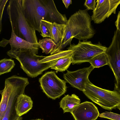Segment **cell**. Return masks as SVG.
<instances>
[{
  "instance_id": "1",
  "label": "cell",
  "mask_w": 120,
  "mask_h": 120,
  "mask_svg": "<svg viewBox=\"0 0 120 120\" xmlns=\"http://www.w3.org/2000/svg\"><path fill=\"white\" fill-rule=\"evenodd\" d=\"M22 12L29 25L40 33L41 20L66 25L65 14L57 10L53 0H21Z\"/></svg>"
},
{
  "instance_id": "2",
  "label": "cell",
  "mask_w": 120,
  "mask_h": 120,
  "mask_svg": "<svg viewBox=\"0 0 120 120\" xmlns=\"http://www.w3.org/2000/svg\"><path fill=\"white\" fill-rule=\"evenodd\" d=\"M86 9H79L70 17L64 28L61 41L50 53L51 55L58 52L71 44L73 38L79 40L92 38L95 32L92 27L91 17Z\"/></svg>"
},
{
  "instance_id": "3",
  "label": "cell",
  "mask_w": 120,
  "mask_h": 120,
  "mask_svg": "<svg viewBox=\"0 0 120 120\" xmlns=\"http://www.w3.org/2000/svg\"><path fill=\"white\" fill-rule=\"evenodd\" d=\"M7 10L12 30L15 34L30 43L38 44L36 31L28 24L22 12L21 0H10Z\"/></svg>"
},
{
  "instance_id": "4",
  "label": "cell",
  "mask_w": 120,
  "mask_h": 120,
  "mask_svg": "<svg viewBox=\"0 0 120 120\" xmlns=\"http://www.w3.org/2000/svg\"><path fill=\"white\" fill-rule=\"evenodd\" d=\"M29 84L27 78L14 75L6 79L4 89L0 91L4 95L8 103L4 116L2 120H22V117L18 116L15 106L18 97L24 94L26 86Z\"/></svg>"
},
{
  "instance_id": "5",
  "label": "cell",
  "mask_w": 120,
  "mask_h": 120,
  "mask_svg": "<svg viewBox=\"0 0 120 120\" xmlns=\"http://www.w3.org/2000/svg\"><path fill=\"white\" fill-rule=\"evenodd\" d=\"M7 54L11 58L17 60L20 63L21 68L31 78L41 75L52 66L50 62L40 63L39 61L45 56L37 55L31 49H22L15 51L10 50Z\"/></svg>"
},
{
  "instance_id": "6",
  "label": "cell",
  "mask_w": 120,
  "mask_h": 120,
  "mask_svg": "<svg viewBox=\"0 0 120 120\" xmlns=\"http://www.w3.org/2000/svg\"><path fill=\"white\" fill-rule=\"evenodd\" d=\"M83 92L88 98L105 109L111 110L120 104V92L100 88L90 81Z\"/></svg>"
},
{
  "instance_id": "7",
  "label": "cell",
  "mask_w": 120,
  "mask_h": 120,
  "mask_svg": "<svg viewBox=\"0 0 120 120\" xmlns=\"http://www.w3.org/2000/svg\"><path fill=\"white\" fill-rule=\"evenodd\" d=\"M68 49L72 51L71 57L73 64L89 62L94 57L100 53L106 52L107 48L103 46L100 42L93 44L90 41L79 40L76 45L69 44Z\"/></svg>"
},
{
  "instance_id": "8",
  "label": "cell",
  "mask_w": 120,
  "mask_h": 120,
  "mask_svg": "<svg viewBox=\"0 0 120 120\" xmlns=\"http://www.w3.org/2000/svg\"><path fill=\"white\" fill-rule=\"evenodd\" d=\"M39 82L43 92L52 99L59 98L67 91L66 82L59 78L54 71L45 72L39 78Z\"/></svg>"
},
{
  "instance_id": "9",
  "label": "cell",
  "mask_w": 120,
  "mask_h": 120,
  "mask_svg": "<svg viewBox=\"0 0 120 120\" xmlns=\"http://www.w3.org/2000/svg\"><path fill=\"white\" fill-rule=\"evenodd\" d=\"M106 52L108 60V65L115 78L114 90L120 92V32L116 30L112 41Z\"/></svg>"
},
{
  "instance_id": "10",
  "label": "cell",
  "mask_w": 120,
  "mask_h": 120,
  "mask_svg": "<svg viewBox=\"0 0 120 120\" xmlns=\"http://www.w3.org/2000/svg\"><path fill=\"white\" fill-rule=\"evenodd\" d=\"M96 7L91 16V20L97 24L100 23L112 13L116 14L120 0H97Z\"/></svg>"
},
{
  "instance_id": "11",
  "label": "cell",
  "mask_w": 120,
  "mask_h": 120,
  "mask_svg": "<svg viewBox=\"0 0 120 120\" xmlns=\"http://www.w3.org/2000/svg\"><path fill=\"white\" fill-rule=\"evenodd\" d=\"M94 68L91 65L88 67L74 71H67L63 75V77L66 82L71 86L83 92L86 84L90 81L88 76Z\"/></svg>"
},
{
  "instance_id": "12",
  "label": "cell",
  "mask_w": 120,
  "mask_h": 120,
  "mask_svg": "<svg viewBox=\"0 0 120 120\" xmlns=\"http://www.w3.org/2000/svg\"><path fill=\"white\" fill-rule=\"evenodd\" d=\"M71 113L75 120H95L100 114L97 108L88 101L80 103Z\"/></svg>"
},
{
  "instance_id": "13",
  "label": "cell",
  "mask_w": 120,
  "mask_h": 120,
  "mask_svg": "<svg viewBox=\"0 0 120 120\" xmlns=\"http://www.w3.org/2000/svg\"><path fill=\"white\" fill-rule=\"evenodd\" d=\"M9 40L11 51H15L22 49H31L38 54L39 48L38 44L32 43L17 36L12 30L11 35Z\"/></svg>"
},
{
  "instance_id": "14",
  "label": "cell",
  "mask_w": 120,
  "mask_h": 120,
  "mask_svg": "<svg viewBox=\"0 0 120 120\" xmlns=\"http://www.w3.org/2000/svg\"><path fill=\"white\" fill-rule=\"evenodd\" d=\"M33 102L31 98L24 94L18 97L15 106L16 114L19 116L27 113L33 107Z\"/></svg>"
},
{
  "instance_id": "15",
  "label": "cell",
  "mask_w": 120,
  "mask_h": 120,
  "mask_svg": "<svg viewBox=\"0 0 120 120\" xmlns=\"http://www.w3.org/2000/svg\"><path fill=\"white\" fill-rule=\"evenodd\" d=\"M41 21L48 29L51 35V38L56 44H58L62 39L66 25L59 24L55 22L51 23L42 20Z\"/></svg>"
},
{
  "instance_id": "16",
  "label": "cell",
  "mask_w": 120,
  "mask_h": 120,
  "mask_svg": "<svg viewBox=\"0 0 120 120\" xmlns=\"http://www.w3.org/2000/svg\"><path fill=\"white\" fill-rule=\"evenodd\" d=\"M80 100L75 94L71 95H65L60 102V107L62 108L64 113L70 112L80 104Z\"/></svg>"
},
{
  "instance_id": "17",
  "label": "cell",
  "mask_w": 120,
  "mask_h": 120,
  "mask_svg": "<svg viewBox=\"0 0 120 120\" xmlns=\"http://www.w3.org/2000/svg\"><path fill=\"white\" fill-rule=\"evenodd\" d=\"M71 55L63 57L58 59L51 67V68L55 70L56 73L58 71L63 72L67 70L72 63Z\"/></svg>"
},
{
  "instance_id": "18",
  "label": "cell",
  "mask_w": 120,
  "mask_h": 120,
  "mask_svg": "<svg viewBox=\"0 0 120 120\" xmlns=\"http://www.w3.org/2000/svg\"><path fill=\"white\" fill-rule=\"evenodd\" d=\"M94 68L108 65L109 60L106 52H103L94 56L89 62Z\"/></svg>"
},
{
  "instance_id": "19",
  "label": "cell",
  "mask_w": 120,
  "mask_h": 120,
  "mask_svg": "<svg viewBox=\"0 0 120 120\" xmlns=\"http://www.w3.org/2000/svg\"><path fill=\"white\" fill-rule=\"evenodd\" d=\"M38 44L39 47L47 54L50 53L56 45L52 39L47 38L40 40Z\"/></svg>"
},
{
  "instance_id": "20",
  "label": "cell",
  "mask_w": 120,
  "mask_h": 120,
  "mask_svg": "<svg viewBox=\"0 0 120 120\" xmlns=\"http://www.w3.org/2000/svg\"><path fill=\"white\" fill-rule=\"evenodd\" d=\"M15 64L13 60L4 58L0 61V75L11 71Z\"/></svg>"
},
{
  "instance_id": "21",
  "label": "cell",
  "mask_w": 120,
  "mask_h": 120,
  "mask_svg": "<svg viewBox=\"0 0 120 120\" xmlns=\"http://www.w3.org/2000/svg\"><path fill=\"white\" fill-rule=\"evenodd\" d=\"M99 116L112 120H120V114L111 112L105 111L100 114Z\"/></svg>"
},
{
  "instance_id": "22",
  "label": "cell",
  "mask_w": 120,
  "mask_h": 120,
  "mask_svg": "<svg viewBox=\"0 0 120 120\" xmlns=\"http://www.w3.org/2000/svg\"><path fill=\"white\" fill-rule=\"evenodd\" d=\"M40 26V35L43 38L49 37L51 38L49 31L46 26L41 21Z\"/></svg>"
},
{
  "instance_id": "23",
  "label": "cell",
  "mask_w": 120,
  "mask_h": 120,
  "mask_svg": "<svg viewBox=\"0 0 120 120\" xmlns=\"http://www.w3.org/2000/svg\"><path fill=\"white\" fill-rule=\"evenodd\" d=\"M97 3L95 0H86L84 4V6L88 10H90L94 11L96 7Z\"/></svg>"
},
{
  "instance_id": "24",
  "label": "cell",
  "mask_w": 120,
  "mask_h": 120,
  "mask_svg": "<svg viewBox=\"0 0 120 120\" xmlns=\"http://www.w3.org/2000/svg\"><path fill=\"white\" fill-rule=\"evenodd\" d=\"M8 0H0V32L2 30V20L4 9Z\"/></svg>"
},
{
  "instance_id": "25",
  "label": "cell",
  "mask_w": 120,
  "mask_h": 120,
  "mask_svg": "<svg viewBox=\"0 0 120 120\" xmlns=\"http://www.w3.org/2000/svg\"><path fill=\"white\" fill-rule=\"evenodd\" d=\"M115 25L117 30L120 32V11H119L117 16V19L115 22Z\"/></svg>"
},
{
  "instance_id": "26",
  "label": "cell",
  "mask_w": 120,
  "mask_h": 120,
  "mask_svg": "<svg viewBox=\"0 0 120 120\" xmlns=\"http://www.w3.org/2000/svg\"><path fill=\"white\" fill-rule=\"evenodd\" d=\"M8 43H9V40L3 38L0 42V45L1 46L5 47Z\"/></svg>"
},
{
  "instance_id": "27",
  "label": "cell",
  "mask_w": 120,
  "mask_h": 120,
  "mask_svg": "<svg viewBox=\"0 0 120 120\" xmlns=\"http://www.w3.org/2000/svg\"><path fill=\"white\" fill-rule=\"evenodd\" d=\"M62 1L66 8H68L69 6L72 3L71 0H63Z\"/></svg>"
},
{
  "instance_id": "28",
  "label": "cell",
  "mask_w": 120,
  "mask_h": 120,
  "mask_svg": "<svg viewBox=\"0 0 120 120\" xmlns=\"http://www.w3.org/2000/svg\"><path fill=\"white\" fill-rule=\"evenodd\" d=\"M44 120L43 119H41L38 118V119H32V120Z\"/></svg>"
},
{
  "instance_id": "29",
  "label": "cell",
  "mask_w": 120,
  "mask_h": 120,
  "mask_svg": "<svg viewBox=\"0 0 120 120\" xmlns=\"http://www.w3.org/2000/svg\"><path fill=\"white\" fill-rule=\"evenodd\" d=\"M117 108L118 109L120 110V104L118 106Z\"/></svg>"
}]
</instances>
